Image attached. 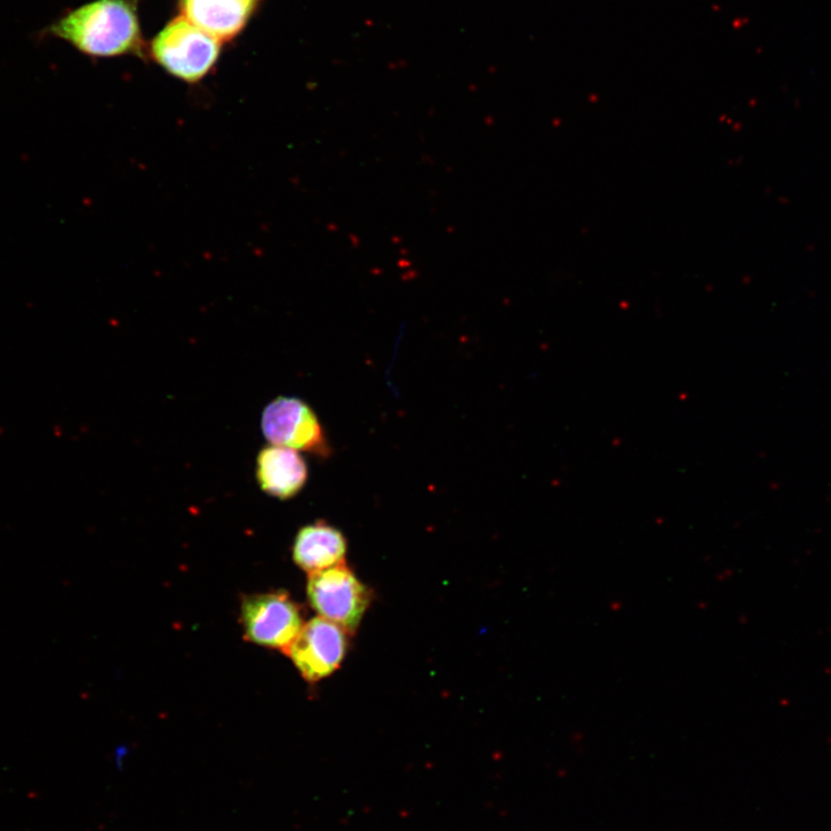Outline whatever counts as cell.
Here are the masks:
<instances>
[{
  "label": "cell",
  "mask_w": 831,
  "mask_h": 831,
  "mask_svg": "<svg viewBox=\"0 0 831 831\" xmlns=\"http://www.w3.org/2000/svg\"><path fill=\"white\" fill-rule=\"evenodd\" d=\"M241 624L245 639L286 654L304 627L302 609L284 591L247 596Z\"/></svg>",
  "instance_id": "obj_4"
},
{
  "label": "cell",
  "mask_w": 831,
  "mask_h": 831,
  "mask_svg": "<svg viewBox=\"0 0 831 831\" xmlns=\"http://www.w3.org/2000/svg\"><path fill=\"white\" fill-rule=\"evenodd\" d=\"M256 475L262 491L271 497L288 500L303 490L309 469L295 449L271 445L259 452Z\"/></svg>",
  "instance_id": "obj_7"
},
{
  "label": "cell",
  "mask_w": 831,
  "mask_h": 831,
  "mask_svg": "<svg viewBox=\"0 0 831 831\" xmlns=\"http://www.w3.org/2000/svg\"><path fill=\"white\" fill-rule=\"evenodd\" d=\"M346 554V537L324 521L299 530L293 548L296 565L310 574L344 563Z\"/></svg>",
  "instance_id": "obj_9"
},
{
  "label": "cell",
  "mask_w": 831,
  "mask_h": 831,
  "mask_svg": "<svg viewBox=\"0 0 831 831\" xmlns=\"http://www.w3.org/2000/svg\"><path fill=\"white\" fill-rule=\"evenodd\" d=\"M220 41L190 20H172L153 42V56L172 76L196 84L206 77L220 55Z\"/></svg>",
  "instance_id": "obj_2"
},
{
  "label": "cell",
  "mask_w": 831,
  "mask_h": 831,
  "mask_svg": "<svg viewBox=\"0 0 831 831\" xmlns=\"http://www.w3.org/2000/svg\"><path fill=\"white\" fill-rule=\"evenodd\" d=\"M308 597L320 617L333 621L349 634L357 631L372 600L371 591L358 580L346 561L311 573Z\"/></svg>",
  "instance_id": "obj_3"
},
{
  "label": "cell",
  "mask_w": 831,
  "mask_h": 831,
  "mask_svg": "<svg viewBox=\"0 0 831 831\" xmlns=\"http://www.w3.org/2000/svg\"><path fill=\"white\" fill-rule=\"evenodd\" d=\"M259 0H182L185 18L217 40L242 31Z\"/></svg>",
  "instance_id": "obj_8"
},
{
  "label": "cell",
  "mask_w": 831,
  "mask_h": 831,
  "mask_svg": "<svg viewBox=\"0 0 831 831\" xmlns=\"http://www.w3.org/2000/svg\"><path fill=\"white\" fill-rule=\"evenodd\" d=\"M52 35L84 54L112 57L138 48L140 29L136 7L127 0H97L55 22Z\"/></svg>",
  "instance_id": "obj_1"
},
{
  "label": "cell",
  "mask_w": 831,
  "mask_h": 831,
  "mask_svg": "<svg viewBox=\"0 0 831 831\" xmlns=\"http://www.w3.org/2000/svg\"><path fill=\"white\" fill-rule=\"evenodd\" d=\"M348 635L323 617L306 623L286 653L309 683H317L338 670L347 654Z\"/></svg>",
  "instance_id": "obj_6"
},
{
  "label": "cell",
  "mask_w": 831,
  "mask_h": 831,
  "mask_svg": "<svg viewBox=\"0 0 831 831\" xmlns=\"http://www.w3.org/2000/svg\"><path fill=\"white\" fill-rule=\"evenodd\" d=\"M261 429L272 445L288 447L320 458L331 454L318 416L308 403L280 396L265 408Z\"/></svg>",
  "instance_id": "obj_5"
}]
</instances>
